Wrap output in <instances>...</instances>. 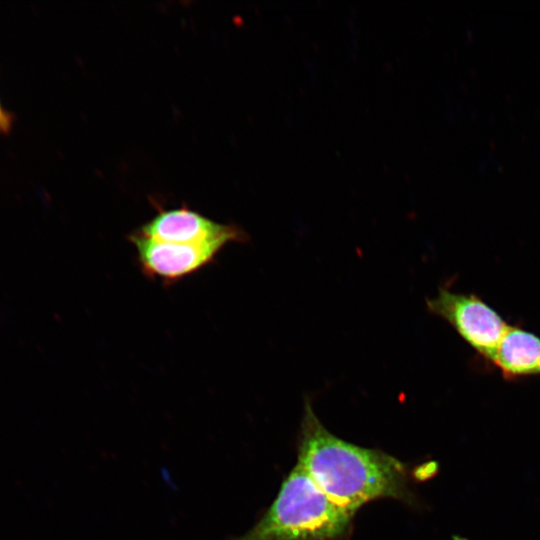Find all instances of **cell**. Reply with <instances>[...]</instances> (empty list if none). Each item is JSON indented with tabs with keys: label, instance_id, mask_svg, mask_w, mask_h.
<instances>
[{
	"label": "cell",
	"instance_id": "7a4b0ae2",
	"mask_svg": "<svg viewBox=\"0 0 540 540\" xmlns=\"http://www.w3.org/2000/svg\"><path fill=\"white\" fill-rule=\"evenodd\" d=\"M353 517L334 503L297 462L254 525L228 540H348Z\"/></svg>",
	"mask_w": 540,
	"mask_h": 540
},
{
	"label": "cell",
	"instance_id": "52a82bcc",
	"mask_svg": "<svg viewBox=\"0 0 540 540\" xmlns=\"http://www.w3.org/2000/svg\"><path fill=\"white\" fill-rule=\"evenodd\" d=\"M15 122V114L6 109L0 101V135H9L14 128Z\"/></svg>",
	"mask_w": 540,
	"mask_h": 540
},
{
	"label": "cell",
	"instance_id": "277c9868",
	"mask_svg": "<svg viewBox=\"0 0 540 540\" xmlns=\"http://www.w3.org/2000/svg\"><path fill=\"white\" fill-rule=\"evenodd\" d=\"M135 247L141 272L149 279L171 285L211 264L227 245L224 242L178 244L128 236Z\"/></svg>",
	"mask_w": 540,
	"mask_h": 540
},
{
	"label": "cell",
	"instance_id": "5b68a950",
	"mask_svg": "<svg viewBox=\"0 0 540 540\" xmlns=\"http://www.w3.org/2000/svg\"><path fill=\"white\" fill-rule=\"evenodd\" d=\"M134 232L148 239L178 244L249 241L248 234L240 226L215 222L186 206L159 209Z\"/></svg>",
	"mask_w": 540,
	"mask_h": 540
},
{
	"label": "cell",
	"instance_id": "8992f818",
	"mask_svg": "<svg viewBox=\"0 0 540 540\" xmlns=\"http://www.w3.org/2000/svg\"><path fill=\"white\" fill-rule=\"evenodd\" d=\"M491 362L507 380L540 375V338L516 326H508Z\"/></svg>",
	"mask_w": 540,
	"mask_h": 540
},
{
	"label": "cell",
	"instance_id": "6da1fadb",
	"mask_svg": "<svg viewBox=\"0 0 540 540\" xmlns=\"http://www.w3.org/2000/svg\"><path fill=\"white\" fill-rule=\"evenodd\" d=\"M316 485L337 505L355 515L370 501L412 503L407 467L382 450L347 442L330 432L314 413L309 398L298 436V461Z\"/></svg>",
	"mask_w": 540,
	"mask_h": 540
},
{
	"label": "cell",
	"instance_id": "3957f363",
	"mask_svg": "<svg viewBox=\"0 0 540 540\" xmlns=\"http://www.w3.org/2000/svg\"><path fill=\"white\" fill-rule=\"evenodd\" d=\"M427 310L449 323L479 355L491 362L508 326L504 319L478 296L441 287L426 299Z\"/></svg>",
	"mask_w": 540,
	"mask_h": 540
}]
</instances>
